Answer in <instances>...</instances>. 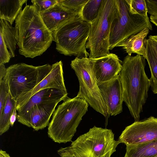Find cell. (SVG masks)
<instances>
[{
  "instance_id": "5b68a950",
  "label": "cell",
  "mask_w": 157,
  "mask_h": 157,
  "mask_svg": "<svg viewBox=\"0 0 157 157\" xmlns=\"http://www.w3.org/2000/svg\"><path fill=\"white\" fill-rule=\"evenodd\" d=\"M91 24L83 21L80 15L61 27L53 34L56 49L65 56L88 57L86 46Z\"/></svg>"
},
{
  "instance_id": "d6986e66",
  "label": "cell",
  "mask_w": 157,
  "mask_h": 157,
  "mask_svg": "<svg viewBox=\"0 0 157 157\" xmlns=\"http://www.w3.org/2000/svg\"><path fill=\"white\" fill-rule=\"evenodd\" d=\"M0 33L3 36L11 58L14 57L15 56L16 45L19 39L17 29L5 20L0 19Z\"/></svg>"
},
{
  "instance_id": "d4e9b609",
  "label": "cell",
  "mask_w": 157,
  "mask_h": 157,
  "mask_svg": "<svg viewBox=\"0 0 157 157\" xmlns=\"http://www.w3.org/2000/svg\"><path fill=\"white\" fill-rule=\"evenodd\" d=\"M88 0H59V3L63 6L76 12L80 15L85 4Z\"/></svg>"
},
{
  "instance_id": "603a6c76",
  "label": "cell",
  "mask_w": 157,
  "mask_h": 157,
  "mask_svg": "<svg viewBox=\"0 0 157 157\" xmlns=\"http://www.w3.org/2000/svg\"><path fill=\"white\" fill-rule=\"evenodd\" d=\"M16 101L13 99L10 93L3 110L0 115V135L6 132L10 127L11 116L16 107Z\"/></svg>"
},
{
  "instance_id": "f546056e",
  "label": "cell",
  "mask_w": 157,
  "mask_h": 157,
  "mask_svg": "<svg viewBox=\"0 0 157 157\" xmlns=\"http://www.w3.org/2000/svg\"><path fill=\"white\" fill-rule=\"evenodd\" d=\"M148 39L150 45L157 55V35L148 36Z\"/></svg>"
},
{
  "instance_id": "ffe728a7",
  "label": "cell",
  "mask_w": 157,
  "mask_h": 157,
  "mask_svg": "<svg viewBox=\"0 0 157 157\" xmlns=\"http://www.w3.org/2000/svg\"><path fill=\"white\" fill-rule=\"evenodd\" d=\"M124 157H155L157 156V140L136 145L126 146Z\"/></svg>"
},
{
  "instance_id": "83f0119b",
  "label": "cell",
  "mask_w": 157,
  "mask_h": 157,
  "mask_svg": "<svg viewBox=\"0 0 157 157\" xmlns=\"http://www.w3.org/2000/svg\"><path fill=\"white\" fill-rule=\"evenodd\" d=\"M0 37V64H4L9 62L11 57L3 36L1 33Z\"/></svg>"
},
{
  "instance_id": "8fae6325",
  "label": "cell",
  "mask_w": 157,
  "mask_h": 157,
  "mask_svg": "<svg viewBox=\"0 0 157 157\" xmlns=\"http://www.w3.org/2000/svg\"><path fill=\"white\" fill-rule=\"evenodd\" d=\"M98 85L109 115L115 116L121 113L124 100L119 74L112 79Z\"/></svg>"
},
{
  "instance_id": "44dd1931",
  "label": "cell",
  "mask_w": 157,
  "mask_h": 157,
  "mask_svg": "<svg viewBox=\"0 0 157 157\" xmlns=\"http://www.w3.org/2000/svg\"><path fill=\"white\" fill-rule=\"evenodd\" d=\"M145 45L146 49L147 59L151 72L149 79L150 86L153 93L157 94V55L150 45L149 40L146 39Z\"/></svg>"
},
{
  "instance_id": "d6a6232c",
  "label": "cell",
  "mask_w": 157,
  "mask_h": 157,
  "mask_svg": "<svg viewBox=\"0 0 157 157\" xmlns=\"http://www.w3.org/2000/svg\"><path fill=\"white\" fill-rule=\"evenodd\" d=\"M150 18V21L157 26V17L151 15Z\"/></svg>"
},
{
  "instance_id": "e0dca14e",
  "label": "cell",
  "mask_w": 157,
  "mask_h": 157,
  "mask_svg": "<svg viewBox=\"0 0 157 157\" xmlns=\"http://www.w3.org/2000/svg\"><path fill=\"white\" fill-rule=\"evenodd\" d=\"M149 30L148 28H145L130 37L118 47H122L128 55L131 56L132 53H136L146 59L147 54L145 42Z\"/></svg>"
},
{
  "instance_id": "e575fe53",
  "label": "cell",
  "mask_w": 157,
  "mask_h": 157,
  "mask_svg": "<svg viewBox=\"0 0 157 157\" xmlns=\"http://www.w3.org/2000/svg\"><path fill=\"white\" fill-rule=\"evenodd\" d=\"M60 157H70V156H61Z\"/></svg>"
},
{
  "instance_id": "ac0fdd59",
  "label": "cell",
  "mask_w": 157,
  "mask_h": 157,
  "mask_svg": "<svg viewBox=\"0 0 157 157\" xmlns=\"http://www.w3.org/2000/svg\"><path fill=\"white\" fill-rule=\"evenodd\" d=\"M27 0H0V19L12 25L22 10L23 5Z\"/></svg>"
},
{
  "instance_id": "6da1fadb",
  "label": "cell",
  "mask_w": 157,
  "mask_h": 157,
  "mask_svg": "<svg viewBox=\"0 0 157 157\" xmlns=\"http://www.w3.org/2000/svg\"><path fill=\"white\" fill-rule=\"evenodd\" d=\"M145 59L139 55H128L122 62L119 74L124 101L135 121L139 120L150 86V80L145 71Z\"/></svg>"
},
{
  "instance_id": "7a4b0ae2",
  "label": "cell",
  "mask_w": 157,
  "mask_h": 157,
  "mask_svg": "<svg viewBox=\"0 0 157 157\" xmlns=\"http://www.w3.org/2000/svg\"><path fill=\"white\" fill-rule=\"evenodd\" d=\"M19 36L20 54L33 58L40 56L49 47L53 37L35 6L26 5L15 20Z\"/></svg>"
},
{
  "instance_id": "3957f363",
  "label": "cell",
  "mask_w": 157,
  "mask_h": 157,
  "mask_svg": "<svg viewBox=\"0 0 157 157\" xmlns=\"http://www.w3.org/2000/svg\"><path fill=\"white\" fill-rule=\"evenodd\" d=\"M63 101L53 113L48 128V136L59 143L71 141L89 105L85 100L76 96L67 97Z\"/></svg>"
},
{
  "instance_id": "4316f807",
  "label": "cell",
  "mask_w": 157,
  "mask_h": 157,
  "mask_svg": "<svg viewBox=\"0 0 157 157\" xmlns=\"http://www.w3.org/2000/svg\"><path fill=\"white\" fill-rule=\"evenodd\" d=\"M9 93L8 86L3 79L0 82V115L6 105Z\"/></svg>"
},
{
  "instance_id": "52a82bcc",
  "label": "cell",
  "mask_w": 157,
  "mask_h": 157,
  "mask_svg": "<svg viewBox=\"0 0 157 157\" xmlns=\"http://www.w3.org/2000/svg\"><path fill=\"white\" fill-rule=\"evenodd\" d=\"M116 10L115 0H103L97 18L90 24L86 46L90 50V58H100L110 53L109 36Z\"/></svg>"
},
{
  "instance_id": "277c9868",
  "label": "cell",
  "mask_w": 157,
  "mask_h": 157,
  "mask_svg": "<svg viewBox=\"0 0 157 157\" xmlns=\"http://www.w3.org/2000/svg\"><path fill=\"white\" fill-rule=\"evenodd\" d=\"M119 144L111 130L94 126L57 152L61 156L111 157Z\"/></svg>"
},
{
  "instance_id": "4fadbf2b",
  "label": "cell",
  "mask_w": 157,
  "mask_h": 157,
  "mask_svg": "<svg viewBox=\"0 0 157 157\" xmlns=\"http://www.w3.org/2000/svg\"><path fill=\"white\" fill-rule=\"evenodd\" d=\"M67 94V93L52 88L40 90L32 96L24 105L17 111V119L19 122L30 127V114L34 106L44 101H53L58 99L64 100L68 97Z\"/></svg>"
},
{
  "instance_id": "2e32d148",
  "label": "cell",
  "mask_w": 157,
  "mask_h": 157,
  "mask_svg": "<svg viewBox=\"0 0 157 157\" xmlns=\"http://www.w3.org/2000/svg\"><path fill=\"white\" fill-rule=\"evenodd\" d=\"M62 99L44 101L38 103L32 108L30 114L29 124L35 130L42 129L49 124V121L58 104Z\"/></svg>"
},
{
  "instance_id": "d590c367",
  "label": "cell",
  "mask_w": 157,
  "mask_h": 157,
  "mask_svg": "<svg viewBox=\"0 0 157 157\" xmlns=\"http://www.w3.org/2000/svg\"><path fill=\"white\" fill-rule=\"evenodd\" d=\"M155 157H157V156H155Z\"/></svg>"
},
{
  "instance_id": "7402d4cb",
  "label": "cell",
  "mask_w": 157,
  "mask_h": 157,
  "mask_svg": "<svg viewBox=\"0 0 157 157\" xmlns=\"http://www.w3.org/2000/svg\"><path fill=\"white\" fill-rule=\"evenodd\" d=\"M103 0H88L85 4L80 16L84 21L91 24L97 18Z\"/></svg>"
},
{
  "instance_id": "836d02e7",
  "label": "cell",
  "mask_w": 157,
  "mask_h": 157,
  "mask_svg": "<svg viewBox=\"0 0 157 157\" xmlns=\"http://www.w3.org/2000/svg\"><path fill=\"white\" fill-rule=\"evenodd\" d=\"M0 157H11L9 155L6 151L1 150L0 151Z\"/></svg>"
},
{
  "instance_id": "30bf717a",
  "label": "cell",
  "mask_w": 157,
  "mask_h": 157,
  "mask_svg": "<svg viewBox=\"0 0 157 157\" xmlns=\"http://www.w3.org/2000/svg\"><path fill=\"white\" fill-rule=\"evenodd\" d=\"M157 140V117L135 121L126 127L118 141L127 145L143 144Z\"/></svg>"
},
{
  "instance_id": "f1b7e54d",
  "label": "cell",
  "mask_w": 157,
  "mask_h": 157,
  "mask_svg": "<svg viewBox=\"0 0 157 157\" xmlns=\"http://www.w3.org/2000/svg\"><path fill=\"white\" fill-rule=\"evenodd\" d=\"M148 9V13L157 17V0H145Z\"/></svg>"
},
{
  "instance_id": "ba28073f",
  "label": "cell",
  "mask_w": 157,
  "mask_h": 157,
  "mask_svg": "<svg viewBox=\"0 0 157 157\" xmlns=\"http://www.w3.org/2000/svg\"><path fill=\"white\" fill-rule=\"evenodd\" d=\"M71 66L79 82V90L76 96L85 100L94 110L102 114L105 118L106 126L109 116L93 73L92 59L76 57L71 61Z\"/></svg>"
},
{
  "instance_id": "8992f818",
  "label": "cell",
  "mask_w": 157,
  "mask_h": 157,
  "mask_svg": "<svg viewBox=\"0 0 157 157\" xmlns=\"http://www.w3.org/2000/svg\"><path fill=\"white\" fill-rule=\"evenodd\" d=\"M48 64L34 66L24 63L12 65L6 68L3 80L7 84L12 98L16 101L32 91L50 73Z\"/></svg>"
},
{
  "instance_id": "4dcf8cb0",
  "label": "cell",
  "mask_w": 157,
  "mask_h": 157,
  "mask_svg": "<svg viewBox=\"0 0 157 157\" xmlns=\"http://www.w3.org/2000/svg\"><path fill=\"white\" fill-rule=\"evenodd\" d=\"M6 68L4 64H0V82L3 79L6 73Z\"/></svg>"
},
{
  "instance_id": "1f68e13d",
  "label": "cell",
  "mask_w": 157,
  "mask_h": 157,
  "mask_svg": "<svg viewBox=\"0 0 157 157\" xmlns=\"http://www.w3.org/2000/svg\"><path fill=\"white\" fill-rule=\"evenodd\" d=\"M16 108L14 110L12 114L10 120V126L11 127L13 126V124L16 121L17 118V113Z\"/></svg>"
},
{
  "instance_id": "9c48e42d",
  "label": "cell",
  "mask_w": 157,
  "mask_h": 157,
  "mask_svg": "<svg viewBox=\"0 0 157 157\" xmlns=\"http://www.w3.org/2000/svg\"><path fill=\"white\" fill-rule=\"evenodd\" d=\"M115 2L116 10L111 27L109 50L145 28L152 30L149 19L131 13L125 0H115Z\"/></svg>"
},
{
  "instance_id": "7c38bea8",
  "label": "cell",
  "mask_w": 157,
  "mask_h": 157,
  "mask_svg": "<svg viewBox=\"0 0 157 157\" xmlns=\"http://www.w3.org/2000/svg\"><path fill=\"white\" fill-rule=\"evenodd\" d=\"M52 65V68L48 75L32 91L17 100L16 104L17 111L24 105L32 96L43 89L52 88L67 93L64 83L62 61Z\"/></svg>"
},
{
  "instance_id": "484cf974",
  "label": "cell",
  "mask_w": 157,
  "mask_h": 157,
  "mask_svg": "<svg viewBox=\"0 0 157 157\" xmlns=\"http://www.w3.org/2000/svg\"><path fill=\"white\" fill-rule=\"evenodd\" d=\"M59 1V0H33L31 2L40 13L49 9L57 3Z\"/></svg>"
},
{
  "instance_id": "9a60e30c",
  "label": "cell",
  "mask_w": 157,
  "mask_h": 157,
  "mask_svg": "<svg viewBox=\"0 0 157 157\" xmlns=\"http://www.w3.org/2000/svg\"><path fill=\"white\" fill-rule=\"evenodd\" d=\"M40 14L46 26L52 34L63 25L80 15L63 6L59 2Z\"/></svg>"
},
{
  "instance_id": "5bb4252c",
  "label": "cell",
  "mask_w": 157,
  "mask_h": 157,
  "mask_svg": "<svg viewBox=\"0 0 157 157\" xmlns=\"http://www.w3.org/2000/svg\"><path fill=\"white\" fill-rule=\"evenodd\" d=\"M91 59L93 73L98 84L116 78L121 71L122 62L115 54L110 53L105 56Z\"/></svg>"
},
{
  "instance_id": "cb8c5ba5",
  "label": "cell",
  "mask_w": 157,
  "mask_h": 157,
  "mask_svg": "<svg viewBox=\"0 0 157 157\" xmlns=\"http://www.w3.org/2000/svg\"><path fill=\"white\" fill-rule=\"evenodd\" d=\"M132 14H138L147 19L148 9L145 0H125Z\"/></svg>"
}]
</instances>
